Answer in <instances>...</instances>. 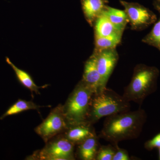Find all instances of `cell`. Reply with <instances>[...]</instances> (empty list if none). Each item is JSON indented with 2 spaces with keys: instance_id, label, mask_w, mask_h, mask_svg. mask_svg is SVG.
Segmentation results:
<instances>
[{
  "instance_id": "obj_1",
  "label": "cell",
  "mask_w": 160,
  "mask_h": 160,
  "mask_svg": "<svg viewBox=\"0 0 160 160\" xmlns=\"http://www.w3.org/2000/svg\"><path fill=\"white\" fill-rule=\"evenodd\" d=\"M146 119L142 109L120 112L106 117L98 138L113 146L122 141L136 139Z\"/></svg>"
},
{
  "instance_id": "obj_2",
  "label": "cell",
  "mask_w": 160,
  "mask_h": 160,
  "mask_svg": "<svg viewBox=\"0 0 160 160\" xmlns=\"http://www.w3.org/2000/svg\"><path fill=\"white\" fill-rule=\"evenodd\" d=\"M130 102L123 95L106 87L93 95L87 123L92 125L102 118L130 110Z\"/></svg>"
},
{
  "instance_id": "obj_3",
  "label": "cell",
  "mask_w": 160,
  "mask_h": 160,
  "mask_svg": "<svg viewBox=\"0 0 160 160\" xmlns=\"http://www.w3.org/2000/svg\"><path fill=\"white\" fill-rule=\"evenodd\" d=\"M94 92L82 81L78 83L63 106V112L69 127L88 124V115Z\"/></svg>"
},
{
  "instance_id": "obj_4",
  "label": "cell",
  "mask_w": 160,
  "mask_h": 160,
  "mask_svg": "<svg viewBox=\"0 0 160 160\" xmlns=\"http://www.w3.org/2000/svg\"><path fill=\"white\" fill-rule=\"evenodd\" d=\"M158 73L155 67L144 64L136 65L131 81L124 88L123 96L129 102L141 104L153 89Z\"/></svg>"
},
{
  "instance_id": "obj_5",
  "label": "cell",
  "mask_w": 160,
  "mask_h": 160,
  "mask_svg": "<svg viewBox=\"0 0 160 160\" xmlns=\"http://www.w3.org/2000/svg\"><path fill=\"white\" fill-rule=\"evenodd\" d=\"M120 2L128 17L131 30H144L157 20V17L153 12L139 3L122 0H120Z\"/></svg>"
},
{
  "instance_id": "obj_6",
  "label": "cell",
  "mask_w": 160,
  "mask_h": 160,
  "mask_svg": "<svg viewBox=\"0 0 160 160\" xmlns=\"http://www.w3.org/2000/svg\"><path fill=\"white\" fill-rule=\"evenodd\" d=\"M68 123L63 112V106L52 109L46 119L35 129V131L46 142L57 135L67 130Z\"/></svg>"
},
{
  "instance_id": "obj_7",
  "label": "cell",
  "mask_w": 160,
  "mask_h": 160,
  "mask_svg": "<svg viewBox=\"0 0 160 160\" xmlns=\"http://www.w3.org/2000/svg\"><path fill=\"white\" fill-rule=\"evenodd\" d=\"M74 144L66 138L58 139L36 152L33 158L39 160H74Z\"/></svg>"
},
{
  "instance_id": "obj_8",
  "label": "cell",
  "mask_w": 160,
  "mask_h": 160,
  "mask_svg": "<svg viewBox=\"0 0 160 160\" xmlns=\"http://www.w3.org/2000/svg\"><path fill=\"white\" fill-rule=\"evenodd\" d=\"M92 55L95 58L98 71L101 76V91L106 87L109 78L118 61L119 55L116 48L106 49Z\"/></svg>"
},
{
  "instance_id": "obj_9",
  "label": "cell",
  "mask_w": 160,
  "mask_h": 160,
  "mask_svg": "<svg viewBox=\"0 0 160 160\" xmlns=\"http://www.w3.org/2000/svg\"><path fill=\"white\" fill-rule=\"evenodd\" d=\"M81 81L97 93L101 89V76L98 71L95 58L91 55L85 62L82 79Z\"/></svg>"
},
{
  "instance_id": "obj_10",
  "label": "cell",
  "mask_w": 160,
  "mask_h": 160,
  "mask_svg": "<svg viewBox=\"0 0 160 160\" xmlns=\"http://www.w3.org/2000/svg\"><path fill=\"white\" fill-rule=\"evenodd\" d=\"M108 3V0H81L84 16L90 26H93L96 20L102 14Z\"/></svg>"
},
{
  "instance_id": "obj_11",
  "label": "cell",
  "mask_w": 160,
  "mask_h": 160,
  "mask_svg": "<svg viewBox=\"0 0 160 160\" xmlns=\"http://www.w3.org/2000/svg\"><path fill=\"white\" fill-rule=\"evenodd\" d=\"M93 26L94 35L103 37L122 38L124 32L116 28L103 13L97 19Z\"/></svg>"
},
{
  "instance_id": "obj_12",
  "label": "cell",
  "mask_w": 160,
  "mask_h": 160,
  "mask_svg": "<svg viewBox=\"0 0 160 160\" xmlns=\"http://www.w3.org/2000/svg\"><path fill=\"white\" fill-rule=\"evenodd\" d=\"M96 134L94 129L89 124L71 126L66 132V137L73 143H80L87 138Z\"/></svg>"
},
{
  "instance_id": "obj_13",
  "label": "cell",
  "mask_w": 160,
  "mask_h": 160,
  "mask_svg": "<svg viewBox=\"0 0 160 160\" xmlns=\"http://www.w3.org/2000/svg\"><path fill=\"white\" fill-rule=\"evenodd\" d=\"M78 155L81 159L96 160L99 148L98 137L96 134L79 143Z\"/></svg>"
},
{
  "instance_id": "obj_14",
  "label": "cell",
  "mask_w": 160,
  "mask_h": 160,
  "mask_svg": "<svg viewBox=\"0 0 160 160\" xmlns=\"http://www.w3.org/2000/svg\"><path fill=\"white\" fill-rule=\"evenodd\" d=\"M6 62L11 66L13 71H14L18 81L24 87L29 89L31 92L32 94H33V92H35L36 94H39L40 93L39 89L41 88H46L47 87V85H45L43 86H37L35 83L31 76L29 74V73L17 67L12 62L9 58L6 57Z\"/></svg>"
},
{
  "instance_id": "obj_15",
  "label": "cell",
  "mask_w": 160,
  "mask_h": 160,
  "mask_svg": "<svg viewBox=\"0 0 160 160\" xmlns=\"http://www.w3.org/2000/svg\"><path fill=\"white\" fill-rule=\"evenodd\" d=\"M102 13L118 29L124 31L127 24L129 23L126 12L112 8L107 5Z\"/></svg>"
},
{
  "instance_id": "obj_16",
  "label": "cell",
  "mask_w": 160,
  "mask_h": 160,
  "mask_svg": "<svg viewBox=\"0 0 160 160\" xmlns=\"http://www.w3.org/2000/svg\"><path fill=\"white\" fill-rule=\"evenodd\" d=\"M152 5L160 16V0H153ZM142 42L155 47L160 51V17L151 31L142 39Z\"/></svg>"
},
{
  "instance_id": "obj_17",
  "label": "cell",
  "mask_w": 160,
  "mask_h": 160,
  "mask_svg": "<svg viewBox=\"0 0 160 160\" xmlns=\"http://www.w3.org/2000/svg\"><path fill=\"white\" fill-rule=\"evenodd\" d=\"M43 107L45 106H38L31 101L19 99L7 109L6 112L0 118V120H3L9 116L18 114L26 110L31 109L38 110L40 108Z\"/></svg>"
},
{
  "instance_id": "obj_18",
  "label": "cell",
  "mask_w": 160,
  "mask_h": 160,
  "mask_svg": "<svg viewBox=\"0 0 160 160\" xmlns=\"http://www.w3.org/2000/svg\"><path fill=\"white\" fill-rule=\"evenodd\" d=\"M122 38L103 37L94 35V49L92 53L96 54L106 49H114L121 43Z\"/></svg>"
},
{
  "instance_id": "obj_19",
  "label": "cell",
  "mask_w": 160,
  "mask_h": 160,
  "mask_svg": "<svg viewBox=\"0 0 160 160\" xmlns=\"http://www.w3.org/2000/svg\"><path fill=\"white\" fill-rule=\"evenodd\" d=\"M116 150V149L114 146L109 145L100 146L98 149L96 160H112Z\"/></svg>"
},
{
  "instance_id": "obj_20",
  "label": "cell",
  "mask_w": 160,
  "mask_h": 160,
  "mask_svg": "<svg viewBox=\"0 0 160 160\" xmlns=\"http://www.w3.org/2000/svg\"><path fill=\"white\" fill-rule=\"evenodd\" d=\"M114 146H115L116 150L112 160H129L130 159L128 152L125 149L120 148L118 145Z\"/></svg>"
},
{
  "instance_id": "obj_21",
  "label": "cell",
  "mask_w": 160,
  "mask_h": 160,
  "mask_svg": "<svg viewBox=\"0 0 160 160\" xmlns=\"http://www.w3.org/2000/svg\"><path fill=\"white\" fill-rule=\"evenodd\" d=\"M146 148L152 149L154 148H160V133L157 135L153 138L149 140L145 144Z\"/></svg>"
},
{
  "instance_id": "obj_22",
  "label": "cell",
  "mask_w": 160,
  "mask_h": 160,
  "mask_svg": "<svg viewBox=\"0 0 160 160\" xmlns=\"http://www.w3.org/2000/svg\"><path fill=\"white\" fill-rule=\"evenodd\" d=\"M159 159L160 160V148H159Z\"/></svg>"
}]
</instances>
